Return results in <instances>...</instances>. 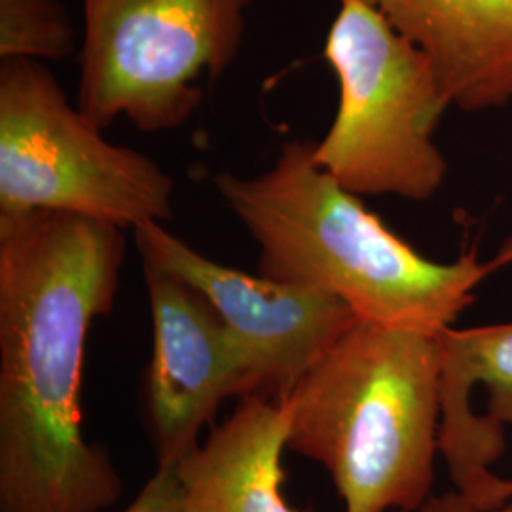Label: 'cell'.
I'll return each instance as SVG.
<instances>
[{"mask_svg":"<svg viewBox=\"0 0 512 512\" xmlns=\"http://www.w3.org/2000/svg\"><path fill=\"white\" fill-rule=\"evenodd\" d=\"M141 262H148L194 287L247 355L275 399L329 351L357 317L329 294L249 275L198 253L186 241L148 222L133 230Z\"/></svg>","mask_w":512,"mask_h":512,"instance_id":"7","label":"cell"},{"mask_svg":"<svg viewBox=\"0 0 512 512\" xmlns=\"http://www.w3.org/2000/svg\"><path fill=\"white\" fill-rule=\"evenodd\" d=\"M499 497H501V503H503V505L511 503L512 478H503V480H501V486H499Z\"/></svg>","mask_w":512,"mask_h":512,"instance_id":"16","label":"cell"},{"mask_svg":"<svg viewBox=\"0 0 512 512\" xmlns=\"http://www.w3.org/2000/svg\"><path fill=\"white\" fill-rule=\"evenodd\" d=\"M488 264H490L492 272H494V270H499V268H503V266H509V264H512V236H509V238L505 239V241L501 243L499 251L495 253L494 258H492Z\"/></svg>","mask_w":512,"mask_h":512,"instance_id":"15","label":"cell"},{"mask_svg":"<svg viewBox=\"0 0 512 512\" xmlns=\"http://www.w3.org/2000/svg\"><path fill=\"white\" fill-rule=\"evenodd\" d=\"M120 512H184L183 492L175 465H158L135 499Z\"/></svg>","mask_w":512,"mask_h":512,"instance_id":"13","label":"cell"},{"mask_svg":"<svg viewBox=\"0 0 512 512\" xmlns=\"http://www.w3.org/2000/svg\"><path fill=\"white\" fill-rule=\"evenodd\" d=\"M213 184L255 239L260 275L334 296L363 323L439 334L492 274L476 251L420 255L317 165L308 141L285 143L260 175L220 171Z\"/></svg>","mask_w":512,"mask_h":512,"instance_id":"2","label":"cell"},{"mask_svg":"<svg viewBox=\"0 0 512 512\" xmlns=\"http://www.w3.org/2000/svg\"><path fill=\"white\" fill-rule=\"evenodd\" d=\"M287 437L283 401L262 393L243 397L238 410L175 465L183 511L308 512L285 497Z\"/></svg>","mask_w":512,"mask_h":512,"instance_id":"11","label":"cell"},{"mask_svg":"<svg viewBox=\"0 0 512 512\" xmlns=\"http://www.w3.org/2000/svg\"><path fill=\"white\" fill-rule=\"evenodd\" d=\"M76 52L63 0H0V61H65Z\"/></svg>","mask_w":512,"mask_h":512,"instance_id":"12","label":"cell"},{"mask_svg":"<svg viewBox=\"0 0 512 512\" xmlns=\"http://www.w3.org/2000/svg\"><path fill=\"white\" fill-rule=\"evenodd\" d=\"M323 55L340 97L317 165L359 198L431 200L448 173L435 133L454 105L429 57L365 0H340Z\"/></svg>","mask_w":512,"mask_h":512,"instance_id":"4","label":"cell"},{"mask_svg":"<svg viewBox=\"0 0 512 512\" xmlns=\"http://www.w3.org/2000/svg\"><path fill=\"white\" fill-rule=\"evenodd\" d=\"M141 268L152 313V355L143 378L147 433L158 465H177L200 446L220 404L262 393V384L202 294L148 262Z\"/></svg>","mask_w":512,"mask_h":512,"instance_id":"8","label":"cell"},{"mask_svg":"<svg viewBox=\"0 0 512 512\" xmlns=\"http://www.w3.org/2000/svg\"><path fill=\"white\" fill-rule=\"evenodd\" d=\"M101 131L44 63L0 61V213L61 211L124 230L173 219L171 175Z\"/></svg>","mask_w":512,"mask_h":512,"instance_id":"6","label":"cell"},{"mask_svg":"<svg viewBox=\"0 0 512 512\" xmlns=\"http://www.w3.org/2000/svg\"><path fill=\"white\" fill-rule=\"evenodd\" d=\"M437 69L467 112L512 101V0H365Z\"/></svg>","mask_w":512,"mask_h":512,"instance_id":"10","label":"cell"},{"mask_svg":"<svg viewBox=\"0 0 512 512\" xmlns=\"http://www.w3.org/2000/svg\"><path fill=\"white\" fill-rule=\"evenodd\" d=\"M126 230L61 211L0 213V512H103L124 484L86 439L82 376Z\"/></svg>","mask_w":512,"mask_h":512,"instance_id":"1","label":"cell"},{"mask_svg":"<svg viewBox=\"0 0 512 512\" xmlns=\"http://www.w3.org/2000/svg\"><path fill=\"white\" fill-rule=\"evenodd\" d=\"M490 512H512V503H507V505H503V507H499V509H494V511Z\"/></svg>","mask_w":512,"mask_h":512,"instance_id":"17","label":"cell"},{"mask_svg":"<svg viewBox=\"0 0 512 512\" xmlns=\"http://www.w3.org/2000/svg\"><path fill=\"white\" fill-rule=\"evenodd\" d=\"M440 456L478 512L501 507L492 471L512 427V323L440 332Z\"/></svg>","mask_w":512,"mask_h":512,"instance_id":"9","label":"cell"},{"mask_svg":"<svg viewBox=\"0 0 512 512\" xmlns=\"http://www.w3.org/2000/svg\"><path fill=\"white\" fill-rule=\"evenodd\" d=\"M418 512H478L475 505L459 494L458 490H450L444 494L433 495Z\"/></svg>","mask_w":512,"mask_h":512,"instance_id":"14","label":"cell"},{"mask_svg":"<svg viewBox=\"0 0 512 512\" xmlns=\"http://www.w3.org/2000/svg\"><path fill=\"white\" fill-rule=\"evenodd\" d=\"M255 0H82L76 107L97 128H181L236 61Z\"/></svg>","mask_w":512,"mask_h":512,"instance_id":"5","label":"cell"},{"mask_svg":"<svg viewBox=\"0 0 512 512\" xmlns=\"http://www.w3.org/2000/svg\"><path fill=\"white\" fill-rule=\"evenodd\" d=\"M440 332L355 325L281 397L287 450L319 463L344 512H418L440 456Z\"/></svg>","mask_w":512,"mask_h":512,"instance_id":"3","label":"cell"}]
</instances>
